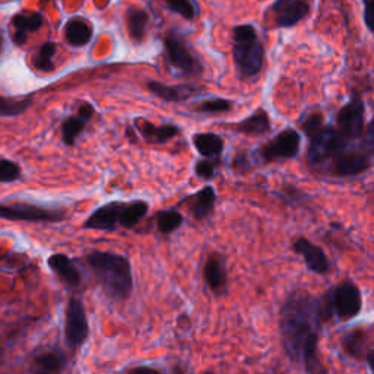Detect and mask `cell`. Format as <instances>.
<instances>
[{
    "label": "cell",
    "instance_id": "obj_1",
    "mask_svg": "<svg viewBox=\"0 0 374 374\" xmlns=\"http://www.w3.org/2000/svg\"><path fill=\"white\" fill-rule=\"evenodd\" d=\"M322 325L319 299L301 289L288 295L281 308L280 332L284 349L292 363L300 364L303 347L319 335Z\"/></svg>",
    "mask_w": 374,
    "mask_h": 374
},
{
    "label": "cell",
    "instance_id": "obj_2",
    "mask_svg": "<svg viewBox=\"0 0 374 374\" xmlns=\"http://www.w3.org/2000/svg\"><path fill=\"white\" fill-rule=\"evenodd\" d=\"M87 263L111 300L125 301L130 297L133 275L126 256L94 250L87 256Z\"/></svg>",
    "mask_w": 374,
    "mask_h": 374
},
{
    "label": "cell",
    "instance_id": "obj_3",
    "mask_svg": "<svg viewBox=\"0 0 374 374\" xmlns=\"http://www.w3.org/2000/svg\"><path fill=\"white\" fill-rule=\"evenodd\" d=\"M265 46L253 24L232 28V61L242 80H251L263 70Z\"/></svg>",
    "mask_w": 374,
    "mask_h": 374
},
{
    "label": "cell",
    "instance_id": "obj_4",
    "mask_svg": "<svg viewBox=\"0 0 374 374\" xmlns=\"http://www.w3.org/2000/svg\"><path fill=\"white\" fill-rule=\"evenodd\" d=\"M163 46L166 63L171 72L183 77H199L204 75V62L182 31L170 30L164 37Z\"/></svg>",
    "mask_w": 374,
    "mask_h": 374
},
{
    "label": "cell",
    "instance_id": "obj_5",
    "mask_svg": "<svg viewBox=\"0 0 374 374\" xmlns=\"http://www.w3.org/2000/svg\"><path fill=\"white\" fill-rule=\"evenodd\" d=\"M310 139L307 158L311 166H322L330 163L335 156L347 151L348 141L333 126H323Z\"/></svg>",
    "mask_w": 374,
    "mask_h": 374
},
{
    "label": "cell",
    "instance_id": "obj_6",
    "mask_svg": "<svg viewBox=\"0 0 374 374\" xmlns=\"http://www.w3.org/2000/svg\"><path fill=\"white\" fill-rule=\"evenodd\" d=\"M0 220L24 223H61L66 220V211L44 208L32 204H0Z\"/></svg>",
    "mask_w": 374,
    "mask_h": 374
},
{
    "label": "cell",
    "instance_id": "obj_7",
    "mask_svg": "<svg viewBox=\"0 0 374 374\" xmlns=\"http://www.w3.org/2000/svg\"><path fill=\"white\" fill-rule=\"evenodd\" d=\"M328 294L333 316H337L339 320H351L359 316L363 308V297L360 288L352 281L347 280L339 282L332 287Z\"/></svg>",
    "mask_w": 374,
    "mask_h": 374
},
{
    "label": "cell",
    "instance_id": "obj_8",
    "mask_svg": "<svg viewBox=\"0 0 374 374\" xmlns=\"http://www.w3.org/2000/svg\"><path fill=\"white\" fill-rule=\"evenodd\" d=\"M337 130L348 142L361 137L366 127V104L361 96H352L337 113Z\"/></svg>",
    "mask_w": 374,
    "mask_h": 374
},
{
    "label": "cell",
    "instance_id": "obj_9",
    "mask_svg": "<svg viewBox=\"0 0 374 374\" xmlns=\"http://www.w3.org/2000/svg\"><path fill=\"white\" fill-rule=\"evenodd\" d=\"M300 148L301 135L292 127H287L261 148V156L265 163L292 160L299 155Z\"/></svg>",
    "mask_w": 374,
    "mask_h": 374
},
{
    "label": "cell",
    "instance_id": "obj_10",
    "mask_svg": "<svg viewBox=\"0 0 374 374\" xmlns=\"http://www.w3.org/2000/svg\"><path fill=\"white\" fill-rule=\"evenodd\" d=\"M89 337L85 306L80 299H70L65 316V338L70 349L81 348Z\"/></svg>",
    "mask_w": 374,
    "mask_h": 374
},
{
    "label": "cell",
    "instance_id": "obj_11",
    "mask_svg": "<svg viewBox=\"0 0 374 374\" xmlns=\"http://www.w3.org/2000/svg\"><path fill=\"white\" fill-rule=\"evenodd\" d=\"M277 28H294L310 15L307 0H275L270 6Z\"/></svg>",
    "mask_w": 374,
    "mask_h": 374
},
{
    "label": "cell",
    "instance_id": "obj_12",
    "mask_svg": "<svg viewBox=\"0 0 374 374\" xmlns=\"http://www.w3.org/2000/svg\"><path fill=\"white\" fill-rule=\"evenodd\" d=\"M148 91L155 95L160 100L166 103H185L193 96L201 95L205 88L194 84V82H185L179 85H166L160 81H149L147 84Z\"/></svg>",
    "mask_w": 374,
    "mask_h": 374
},
{
    "label": "cell",
    "instance_id": "obj_13",
    "mask_svg": "<svg viewBox=\"0 0 374 374\" xmlns=\"http://www.w3.org/2000/svg\"><path fill=\"white\" fill-rule=\"evenodd\" d=\"M370 168L368 156L357 151H344L330 161V174L335 177H356Z\"/></svg>",
    "mask_w": 374,
    "mask_h": 374
},
{
    "label": "cell",
    "instance_id": "obj_14",
    "mask_svg": "<svg viewBox=\"0 0 374 374\" xmlns=\"http://www.w3.org/2000/svg\"><path fill=\"white\" fill-rule=\"evenodd\" d=\"M46 24V18L42 12H19L11 19L13 28L12 42L15 46H24L28 42L30 34L38 32Z\"/></svg>",
    "mask_w": 374,
    "mask_h": 374
},
{
    "label": "cell",
    "instance_id": "obj_15",
    "mask_svg": "<svg viewBox=\"0 0 374 374\" xmlns=\"http://www.w3.org/2000/svg\"><path fill=\"white\" fill-rule=\"evenodd\" d=\"M292 249L295 253L303 256V259H304L308 270L318 273V275H325L329 272L330 263H329L328 256L322 247L313 244L306 237H299V239L294 240Z\"/></svg>",
    "mask_w": 374,
    "mask_h": 374
},
{
    "label": "cell",
    "instance_id": "obj_16",
    "mask_svg": "<svg viewBox=\"0 0 374 374\" xmlns=\"http://www.w3.org/2000/svg\"><path fill=\"white\" fill-rule=\"evenodd\" d=\"M123 205V202L114 201L96 208L84 223V228L95 231H114L119 225V216Z\"/></svg>",
    "mask_w": 374,
    "mask_h": 374
},
{
    "label": "cell",
    "instance_id": "obj_17",
    "mask_svg": "<svg viewBox=\"0 0 374 374\" xmlns=\"http://www.w3.org/2000/svg\"><path fill=\"white\" fill-rule=\"evenodd\" d=\"M133 125L137 133H139L148 144H160V145L167 144L171 139H174L175 136H179L182 132L180 126H177V125L167 123V125L156 126L152 122L142 119V117L136 119Z\"/></svg>",
    "mask_w": 374,
    "mask_h": 374
},
{
    "label": "cell",
    "instance_id": "obj_18",
    "mask_svg": "<svg viewBox=\"0 0 374 374\" xmlns=\"http://www.w3.org/2000/svg\"><path fill=\"white\" fill-rule=\"evenodd\" d=\"M204 280L209 289L215 294H221L227 288V268L221 254L212 253L204 265Z\"/></svg>",
    "mask_w": 374,
    "mask_h": 374
},
{
    "label": "cell",
    "instance_id": "obj_19",
    "mask_svg": "<svg viewBox=\"0 0 374 374\" xmlns=\"http://www.w3.org/2000/svg\"><path fill=\"white\" fill-rule=\"evenodd\" d=\"M47 266L57 275V278L69 287H77L81 284V272L66 254L56 253L47 259Z\"/></svg>",
    "mask_w": 374,
    "mask_h": 374
},
{
    "label": "cell",
    "instance_id": "obj_20",
    "mask_svg": "<svg viewBox=\"0 0 374 374\" xmlns=\"http://www.w3.org/2000/svg\"><path fill=\"white\" fill-rule=\"evenodd\" d=\"M189 201V211L196 220H205L212 213L216 202V192L212 186H204L192 194Z\"/></svg>",
    "mask_w": 374,
    "mask_h": 374
},
{
    "label": "cell",
    "instance_id": "obj_21",
    "mask_svg": "<svg viewBox=\"0 0 374 374\" xmlns=\"http://www.w3.org/2000/svg\"><path fill=\"white\" fill-rule=\"evenodd\" d=\"M148 25H149V13L145 9L137 6L127 8L126 28L133 43L141 44L145 40Z\"/></svg>",
    "mask_w": 374,
    "mask_h": 374
},
{
    "label": "cell",
    "instance_id": "obj_22",
    "mask_svg": "<svg viewBox=\"0 0 374 374\" xmlns=\"http://www.w3.org/2000/svg\"><path fill=\"white\" fill-rule=\"evenodd\" d=\"M92 25L82 18H72L65 27V38L72 47H84L92 40Z\"/></svg>",
    "mask_w": 374,
    "mask_h": 374
},
{
    "label": "cell",
    "instance_id": "obj_23",
    "mask_svg": "<svg viewBox=\"0 0 374 374\" xmlns=\"http://www.w3.org/2000/svg\"><path fill=\"white\" fill-rule=\"evenodd\" d=\"M235 130L239 133L247 135V136H263L266 135L272 125H270V117L266 110H258L249 117H246L244 120L239 122L234 126Z\"/></svg>",
    "mask_w": 374,
    "mask_h": 374
},
{
    "label": "cell",
    "instance_id": "obj_24",
    "mask_svg": "<svg viewBox=\"0 0 374 374\" xmlns=\"http://www.w3.org/2000/svg\"><path fill=\"white\" fill-rule=\"evenodd\" d=\"M193 145L204 158H216L224 151V139L216 133L205 132V133H196L192 137Z\"/></svg>",
    "mask_w": 374,
    "mask_h": 374
},
{
    "label": "cell",
    "instance_id": "obj_25",
    "mask_svg": "<svg viewBox=\"0 0 374 374\" xmlns=\"http://www.w3.org/2000/svg\"><path fill=\"white\" fill-rule=\"evenodd\" d=\"M367 344H368V333L361 328H356L349 330L342 338V348L352 359H363L367 354Z\"/></svg>",
    "mask_w": 374,
    "mask_h": 374
},
{
    "label": "cell",
    "instance_id": "obj_26",
    "mask_svg": "<svg viewBox=\"0 0 374 374\" xmlns=\"http://www.w3.org/2000/svg\"><path fill=\"white\" fill-rule=\"evenodd\" d=\"M149 211V205L145 201H133L125 204L119 216V225L125 228H132L139 224Z\"/></svg>",
    "mask_w": 374,
    "mask_h": 374
},
{
    "label": "cell",
    "instance_id": "obj_27",
    "mask_svg": "<svg viewBox=\"0 0 374 374\" xmlns=\"http://www.w3.org/2000/svg\"><path fill=\"white\" fill-rule=\"evenodd\" d=\"M34 104V94L12 98L0 95V117H16L25 113Z\"/></svg>",
    "mask_w": 374,
    "mask_h": 374
},
{
    "label": "cell",
    "instance_id": "obj_28",
    "mask_svg": "<svg viewBox=\"0 0 374 374\" xmlns=\"http://www.w3.org/2000/svg\"><path fill=\"white\" fill-rule=\"evenodd\" d=\"M88 120H85L84 117L80 114L69 116L68 119L63 120L62 123V141L66 147H75L76 141L80 139V136L84 133L85 127L88 126Z\"/></svg>",
    "mask_w": 374,
    "mask_h": 374
},
{
    "label": "cell",
    "instance_id": "obj_29",
    "mask_svg": "<svg viewBox=\"0 0 374 374\" xmlns=\"http://www.w3.org/2000/svg\"><path fill=\"white\" fill-rule=\"evenodd\" d=\"M57 53V44L53 42H46L32 56V66L43 73H51L56 69L53 57Z\"/></svg>",
    "mask_w": 374,
    "mask_h": 374
},
{
    "label": "cell",
    "instance_id": "obj_30",
    "mask_svg": "<svg viewBox=\"0 0 374 374\" xmlns=\"http://www.w3.org/2000/svg\"><path fill=\"white\" fill-rule=\"evenodd\" d=\"M35 363L38 367H42L47 373H56L65 368L66 366V359L65 354L58 349H49L42 354L35 356Z\"/></svg>",
    "mask_w": 374,
    "mask_h": 374
},
{
    "label": "cell",
    "instance_id": "obj_31",
    "mask_svg": "<svg viewBox=\"0 0 374 374\" xmlns=\"http://www.w3.org/2000/svg\"><path fill=\"white\" fill-rule=\"evenodd\" d=\"M183 215L175 209H164L156 213V228L161 234H171L183 224Z\"/></svg>",
    "mask_w": 374,
    "mask_h": 374
},
{
    "label": "cell",
    "instance_id": "obj_32",
    "mask_svg": "<svg viewBox=\"0 0 374 374\" xmlns=\"http://www.w3.org/2000/svg\"><path fill=\"white\" fill-rule=\"evenodd\" d=\"M170 12L180 15L186 21H194L199 16V5L196 0H164Z\"/></svg>",
    "mask_w": 374,
    "mask_h": 374
},
{
    "label": "cell",
    "instance_id": "obj_33",
    "mask_svg": "<svg viewBox=\"0 0 374 374\" xmlns=\"http://www.w3.org/2000/svg\"><path fill=\"white\" fill-rule=\"evenodd\" d=\"M234 107V103L227 98H209V100L201 101L199 104L194 106V111L202 113V114H221V113H228Z\"/></svg>",
    "mask_w": 374,
    "mask_h": 374
},
{
    "label": "cell",
    "instance_id": "obj_34",
    "mask_svg": "<svg viewBox=\"0 0 374 374\" xmlns=\"http://www.w3.org/2000/svg\"><path fill=\"white\" fill-rule=\"evenodd\" d=\"M325 126V117L322 113H308L300 120V129L307 135V137H311L316 135L322 127Z\"/></svg>",
    "mask_w": 374,
    "mask_h": 374
},
{
    "label": "cell",
    "instance_id": "obj_35",
    "mask_svg": "<svg viewBox=\"0 0 374 374\" xmlns=\"http://www.w3.org/2000/svg\"><path fill=\"white\" fill-rule=\"evenodd\" d=\"M23 168L15 161L0 158V183H13L21 179Z\"/></svg>",
    "mask_w": 374,
    "mask_h": 374
},
{
    "label": "cell",
    "instance_id": "obj_36",
    "mask_svg": "<svg viewBox=\"0 0 374 374\" xmlns=\"http://www.w3.org/2000/svg\"><path fill=\"white\" fill-rule=\"evenodd\" d=\"M194 174L202 180H212L215 175V163L211 158H202L194 164Z\"/></svg>",
    "mask_w": 374,
    "mask_h": 374
},
{
    "label": "cell",
    "instance_id": "obj_37",
    "mask_svg": "<svg viewBox=\"0 0 374 374\" xmlns=\"http://www.w3.org/2000/svg\"><path fill=\"white\" fill-rule=\"evenodd\" d=\"M363 8H364L363 11L364 24L374 37V0H363Z\"/></svg>",
    "mask_w": 374,
    "mask_h": 374
},
{
    "label": "cell",
    "instance_id": "obj_38",
    "mask_svg": "<svg viewBox=\"0 0 374 374\" xmlns=\"http://www.w3.org/2000/svg\"><path fill=\"white\" fill-rule=\"evenodd\" d=\"M126 374H163V373L158 368H154L149 366H137V367L129 368Z\"/></svg>",
    "mask_w": 374,
    "mask_h": 374
},
{
    "label": "cell",
    "instance_id": "obj_39",
    "mask_svg": "<svg viewBox=\"0 0 374 374\" xmlns=\"http://www.w3.org/2000/svg\"><path fill=\"white\" fill-rule=\"evenodd\" d=\"M367 135H368V141H370V144L374 147V117H373V120L368 123Z\"/></svg>",
    "mask_w": 374,
    "mask_h": 374
},
{
    "label": "cell",
    "instance_id": "obj_40",
    "mask_svg": "<svg viewBox=\"0 0 374 374\" xmlns=\"http://www.w3.org/2000/svg\"><path fill=\"white\" fill-rule=\"evenodd\" d=\"M366 360H367V363H368V366H370V368H371V371L374 374V348L370 349V351H367Z\"/></svg>",
    "mask_w": 374,
    "mask_h": 374
},
{
    "label": "cell",
    "instance_id": "obj_41",
    "mask_svg": "<svg viewBox=\"0 0 374 374\" xmlns=\"http://www.w3.org/2000/svg\"><path fill=\"white\" fill-rule=\"evenodd\" d=\"M4 47H5V37H4L2 30H0V54L4 53Z\"/></svg>",
    "mask_w": 374,
    "mask_h": 374
},
{
    "label": "cell",
    "instance_id": "obj_42",
    "mask_svg": "<svg viewBox=\"0 0 374 374\" xmlns=\"http://www.w3.org/2000/svg\"><path fill=\"white\" fill-rule=\"evenodd\" d=\"M173 374H186V371H185V368H183V367H180V366H175V367L173 368Z\"/></svg>",
    "mask_w": 374,
    "mask_h": 374
},
{
    "label": "cell",
    "instance_id": "obj_43",
    "mask_svg": "<svg viewBox=\"0 0 374 374\" xmlns=\"http://www.w3.org/2000/svg\"><path fill=\"white\" fill-rule=\"evenodd\" d=\"M202 374H215V371H212V370H206V371H204Z\"/></svg>",
    "mask_w": 374,
    "mask_h": 374
},
{
    "label": "cell",
    "instance_id": "obj_44",
    "mask_svg": "<svg viewBox=\"0 0 374 374\" xmlns=\"http://www.w3.org/2000/svg\"><path fill=\"white\" fill-rule=\"evenodd\" d=\"M40 374H50V373H40Z\"/></svg>",
    "mask_w": 374,
    "mask_h": 374
}]
</instances>
